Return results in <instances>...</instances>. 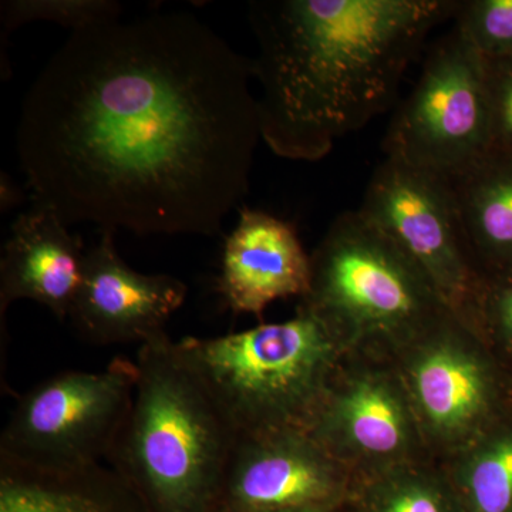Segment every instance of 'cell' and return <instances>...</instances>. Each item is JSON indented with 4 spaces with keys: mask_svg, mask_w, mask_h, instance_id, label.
Here are the masks:
<instances>
[{
    "mask_svg": "<svg viewBox=\"0 0 512 512\" xmlns=\"http://www.w3.org/2000/svg\"><path fill=\"white\" fill-rule=\"evenodd\" d=\"M251 79V60L191 13L72 32L19 114L33 200L67 225L217 235L262 140Z\"/></svg>",
    "mask_w": 512,
    "mask_h": 512,
    "instance_id": "1",
    "label": "cell"
},
{
    "mask_svg": "<svg viewBox=\"0 0 512 512\" xmlns=\"http://www.w3.org/2000/svg\"><path fill=\"white\" fill-rule=\"evenodd\" d=\"M456 0H258L252 77L262 141L276 156L319 161L392 106L431 30Z\"/></svg>",
    "mask_w": 512,
    "mask_h": 512,
    "instance_id": "2",
    "label": "cell"
},
{
    "mask_svg": "<svg viewBox=\"0 0 512 512\" xmlns=\"http://www.w3.org/2000/svg\"><path fill=\"white\" fill-rule=\"evenodd\" d=\"M110 467L151 512H215L237 431L167 332L138 349Z\"/></svg>",
    "mask_w": 512,
    "mask_h": 512,
    "instance_id": "3",
    "label": "cell"
},
{
    "mask_svg": "<svg viewBox=\"0 0 512 512\" xmlns=\"http://www.w3.org/2000/svg\"><path fill=\"white\" fill-rule=\"evenodd\" d=\"M298 306L348 352L390 359L451 315L419 266L359 211L339 215L312 252Z\"/></svg>",
    "mask_w": 512,
    "mask_h": 512,
    "instance_id": "4",
    "label": "cell"
},
{
    "mask_svg": "<svg viewBox=\"0 0 512 512\" xmlns=\"http://www.w3.org/2000/svg\"><path fill=\"white\" fill-rule=\"evenodd\" d=\"M178 348L237 434L305 429L348 350L318 318L261 323Z\"/></svg>",
    "mask_w": 512,
    "mask_h": 512,
    "instance_id": "5",
    "label": "cell"
},
{
    "mask_svg": "<svg viewBox=\"0 0 512 512\" xmlns=\"http://www.w3.org/2000/svg\"><path fill=\"white\" fill-rule=\"evenodd\" d=\"M136 362L117 357L101 372H63L19 397L0 436V461L64 473L109 458L126 423Z\"/></svg>",
    "mask_w": 512,
    "mask_h": 512,
    "instance_id": "6",
    "label": "cell"
},
{
    "mask_svg": "<svg viewBox=\"0 0 512 512\" xmlns=\"http://www.w3.org/2000/svg\"><path fill=\"white\" fill-rule=\"evenodd\" d=\"M491 148L487 66L454 25L433 46L409 99L390 121L384 154L451 180L483 160Z\"/></svg>",
    "mask_w": 512,
    "mask_h": 512,
    "instance_id": "7",
    "label": "cell"
},
{
    "mask_svg": "<svg viewBox=\"0 0 512 512\" xmlns=\"http://www.w3.org/2000/svg\"><path fill=\"white\" fill-rule=\"evenodd\" d=\"M431 460L443 463L510 404L503 363L453 315L393 357Z\"/></svg>",
    "mask_w": 512,
    "mask_h": 512,
    "instance_id": "8",
    "label": "cell"
},
{
    "mask_svg": "<svg viewBox=\"0 0 512 512\" xmlns=\"http://www.w3.org/2000/svg\"><path fill=\"white\" fill-rule=\"evenodd\" d=\"M357 211L419 266L451 315L478 335L483 276L451 181L386 157Z\"/></svg>",
    "mask_w": 512,
    "mask_h": 512,
    "instance_id": "9",
    "label": "cell"
},
{
    "mask_svg": "<svg viewBox=\"0 0 512 512\" xmlns=\"http://www.w3.org/2000/svg\"><path fill=\"white\" fill-rule=\"evenodd\" d=\"M305 430L359 481L431 460L390 357H343Z\"/></svg>",
    "mask_w": 512,
    "mask_h": 512,
    "instance_id": "10",
    "label": "cell"
},
{
    "mask_svg": "<svg viewBox=\"0 0 512 512\" xmlns=\"http://www.w3.org/2000/svg\"><path fill=\"white\" fill-rule=\"evenodd\" d=\"M357 483L305 429L239 434L215 512L343 510Z\"/></svg>",
    "mask_w": 512,
    "mask_h": 512,
    "instance_id": "11",
    "label": "cell"
},
{
    "mask_svg": "<svg viewBox=\"0 0 512 512\" xmlns=\"http://www.w3.org/2000/svg\"><path fill=\"white\" fill-rule=\"evenodd\" d=\"M187 293V285L175 276L134 271L117 252L114 232L101 231L99 242L84 256L82 284L69 319L93 345H143L165 332Z\"/></svg>",
    "mask_w": 512,
    "mask_h": 512,
    "instance_id": "12",
    "label": "cell"
},
{
    "mask_svg": "<svg viewBox=\"0 0 512 512\" xmlns=\"http://www.w3.org/2000/svg\"><path fill=\"white\" fill-rule=\"evenodd\" d=\"M311 288V255L291 222L242 207L225 239L217 279L225 306L261 318L278 299H302Z\"/></svg>",
    "mask_w": 512,
    "mask_h": 512,
    "instance_id": "13",
    "label": "cell"
},
{
    "mask_svg": "<svg viewBox=\"0 0 512 512\" xmlns=\"http://www.w3.org/2000/svg\"><path fill=\"white\" fill-rule=\"evenodd\" d=\"M82 238L53 208L33 202L10 228L0 259V312L29 299L46 306L59 320L69 319L82 284Z\"/></svg>",
    "mask_w": 512,
    "mask_h": 512,
    "instance_id": "14",
    "label": "cell"
},
{
    "mask_svg": "<svg viewBox=\"0 0 512 512\" xmlns=\"http://www.w3.org/2000/svg\"><path fill=\"white\" fill-rule=\"evenodd\" d=\"M0 512H151L103 464L49 473L0 461Z\"/></svg>",
    "mask_w": 512,
    "mask_h": 512,
    "instance_id": "15",
    "label": "cell"
},
{
    "mask_svg": "<svg viewBox=\"0 0 512 512\" xmlns=\"http://www.w3.org/2000/svg\"><path fill=\"white\" fill-rule=\"evenodd\" d=\"M450 181L480 275L512 272V158L490 151Z\"/></svg>",
    "mask_w": 512,
    "mask_h": 512,
    "instance_id": "16",
    "label": "cell"
},
{
    "mask_svg": "<svg viewBox=\"0 0 512 512\" xmlns=\"http://www.w3.org/2000/svg\"><path fill=\"white\" fill-rule=\"evenodd\" d=\"M439 464L463 512H512V402L476 439Z\"/></svg>",
    "mask_w": 512,
    "mask_h": 512,
    "instance_id": "17",
    "label": "cell"
},
{
    "mask_svg": "<svg viewBox=\"0 0 512 512\" xmlns=\"http://www.w3.org/2000/svg\"><path fill=\"white\" fill-rule=\"evenodd\" d=\"M346 512H463L434 460L394 468L359 481Z\"/></svg>",
    "mask_w": 512,
    "mask_h": 512,
    "instance_id": "18",
    "label": "cell"
},
{
    "mask_svg": "<svg viewBox=\"0 0 512 512\" xmlns=\"http://www.w3.org/2000/svg\"><path fill=\"white\" fill-rule=\"evenodd\" d=\"M2 37L32 22H53L82 30L121 18L123 6L111 0H8L2 2Z\"/></svg>",
    "mask_w": 512,
    "mask_h": 512,
    "instance_id": "19",
    "label": "cell"
},
{
    "mask_svg": "<svg viewBox=\"0 0 512 512\" xmlns=\"http://www.w3.org/2000/svg\"><path fill=\"white\" fill-rule=\"evenodd\" d=\"M454 20L484 60L512 59V0L458 2Z\"/></svg>",
    "mask_w": 512,
    "mask_h": 512,
    "instance_id": "20",
    "label": "cell"
},
{
    "mask_svg": "<svg viewBox=\"0 0 512 512\" xmlns=\"http://www.w3.org/2000/svg\"><path fill=\"white\" fill-rule=\"evenodd\" d=\"M478 335L495 356L498 350L512 356V272L483 278Z\"/></svg>",
    "mask_w": 512,
    "mask_h": 512,
    "instance_id": "21",
    "label": "cell"
},
{
    "mask_svg": "<svg viewBox=\"0 0 512 512\" xmlns=\"http://www.w3.org/2000/svg\"><path fill=\"white\" fill-rule=\"evenodd\" d=\"M488 90L493 113V148L491 151L512 158V59L488 62Z\"/></svg>",
    "mask_w": 512,
    "mask_h": 512,
    "instance_id": "22",
    "label": "cell"
},
{
    "mask_svg": "<svg viewBox=\"0 0 512 512\" xmlns=\"http://www.w3.org/2000/svg\"><path fill=\"white\" fill-rule=\"evenodd\" d=\"M0 181V210L9 212L22 202V191L16 187L8 174H2Z\"/></svg>",
    "mask_w": 512,
    "mask_h": 512,
    "instance_id": "23",
    "label": "cell"
},
{
    "mask_svg": "<svg viewBox=\"0 0 512 512\" xmlns=\"http://www.w3.org/2000/svg\"><path fill=\"white\" fill-rule=\"evenodd\" d=\"M289 512H346V507L343 510H332V511H289Z\"/></svg>",
    "mask_w": 512,
    "mask_h": 512,
    "instance_id": "24",
    "label": "cell"
}]
</instances>
